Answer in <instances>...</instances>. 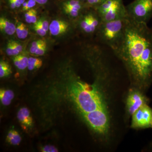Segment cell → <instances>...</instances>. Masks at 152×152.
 Segmentation results:
<instances>
[{"mask_svg":"<svg viewBox=\"0 0 152 152\" xmlns=\"http://www.w3.org/2000/svg\"><path fill=\"white\" fill-rule=\"evenodd\" d=\"M77 1H81L82 2H83L85 1H86V0H77Z\"/></svg>","mask_w":152,"mask_h":152,"instance_id":"34","label":"cell"},{"mask_svg":"<svg viewBox=\"0 0 152 152\" xmlns=\"http://www.w3.org/2000/svg\"><path fill=\"white\" fill-rule=\"evenodd\" d=\"M128 18L111 21L102 22L97 32L104 45L115 50L122 40Z\"/></svg>","mask_w":152,"mask_h":152,"instance_id":"3","label":"cell"},{"mask_svg":"<svg viewBox=\"0 0 152 152\" xmlns=\"http://www.w3.org/2000/svg\"><path fill=\"white\" fill-rule=\"evenodd\" d=\"M36 2L34 0H28L23 4V11H28L32 9L36 5Z\"/></svg>","mask_w":152,"mask_h":152,"instance_id":"23","label":"cell"},{"mask_svg":"<svg viewBox=\"0 0 152 152\" xmlns=\"http://www.w3.org/2000/svg\"><path fill=\"white\" fill-rule=\"evenodd\" d=\"M132 116V128L135 129H152V109L148 104L141 107Z\"/></svg>","mask_w":152,"mask_h":152,"instance_id":"7","label":"cell"},{"mask_svg":"<svg viewBox=\"0 0 152 152\" xmlns=\"http://www.w3.org/2000/svg\"><path fill=\"white\" fill-rule=\"evenodd\" d=\"M69 24L64 20H55L52 21L49 26L50 33L54 36H59L67 31Z\"/></svg>","mask_w":152,"mask_h":152,"instance_id":"10","label":"cell"},{"mask_svg":"<svg viewBox=\"0 0 152 152\" xmlns=\"http://www.w3.org/2000/svg\"><path fill=\"white\" fill-rule=\"evenodd\" d=\"M9 2H10L11 8L14 9L17 8L14 0H9Z\"/></svg>","mask_w":152,"mask_h":152,"instance_id":"32","label":"cell"},{"mask_svg":"<svg viewBox=\"0 0 152 152\" xmlns=\"http://www.w3.org/2000/svg\"><path fill=\"white\" fill-rule=\"evenodd\" d=\"M0 29L2 32L8 35H12L16 32V27L14 24L7 19L4 18H0Z\"/></svg>","mask_w":152,"mask_h":152,"instance_id":"12","label":"cell"},{"mask_svg":"<svg viewBox=\"0 0 152 152\" xmlns=\"http://www.w3.org/2000/svg\"><path fill=\"white\" fill-rule=\"evenodd\" d=\"M148 99L144 94L137 90H131L128 94L126 101L127 113L132 115L144 105L148 104Z\"/></svg>","mask_w":152,"mask_h":152,"instance_id":"8","label":"cell"},{"mask_svg":"<svg viewBox=\"0 0 152 152\" xmlns=\"http://www.w3.org/2000/svg\"><path fill=\"white\" fill-rule=\"evenodd\" d=\"M45 42V41L43 40L39 39L33 42L30 48V53L31 54H35L37 50Z\"/></svg>","mask_w":152,"mask_h":152,"instance_id":"20","label":"cell"},{"mask_svg":"<svg viewBox=\"0 0 152 152\" xmlns=\"http://www.w3.org/2000/svg\"><path fill=\"white\" fill-rule=\"evenodd\" d=\"M47 49V44L45 42L37 50L35 54L37 56H42L45 54Z\"/></svg>","mask_w":152,"mask_h":152,"instance_id":"26","label":"cell"},{"mask_svg":"<svg viewBox=\"0 0 152 152\" xmlns=\"http://www.w3.org/2000/svg\"><path fill=\"white\" fill-rule=\"evenodd\" d=\"M12 42L14 46L15 47V49H16L19 53H20L21 52H22L23 48L21 44L19 43L18 42L14 41H12Z\"/></svg>","mask_w":152,"mask_h":152,"instance_id":"29","label":"cell"},{"mask_svg":"<svg viewBox=\"0 0 152 152\" xmlns=\"http://www.w3.org/2000/svg\"><path fill=\"white\" fill-rule=\"evenodd\" d=\"M42 61L41 59L30 57L28 61V69L30 71L39 69L42 65Z\"/></svg>","mask_w":152,"mask_h":152,"instance_id":"16","label":"cell"},{"mask_svg":"<svg viewBox=\"0 0 152 152\" xmlns=\"http://www.w3.org/2000/svg\"><path fill=\"white\" fill-rule=\"evenodd\" d=\"M102 22H108L128 18L123 0H106L95 9Z\"/></svg>","mask_w":152,"mask_h":152,"instance_id":"5","label":"cell"},{"mask_svg":"<svg viewBox=\"0 0 152 152\" xmlns=\"http://www.w3.org/2000/svg\"><path fill=\"white\" fill-rule=\"evenodd\" d=\"M126 9L129 19L147 23L152 15V0H134L126 6Z\"/></svg>","mask_w":152,"mask_h":152,"instance_id":"6","label":"cell"},{"mask_svg":"<svg viewBox=\"0 0 152 152\" xmlns=\"http://www.w3.org/2000/svg\"><path fill=\"white\" fill-rule=\"evenodd\" d=\"M37 11L34 9H32V12L30 18V23H31L34 24L37 21Z\"/></svg>","mask_w":152,"mask_h":152,"instance_id":"28","label":"cell"},{"mask_svg":"<svg viewBox=\"0 0 152 152\" xmlns=\"http://www.w3.org/2000/svg\"><path fill=\"white\" fill-rule=\"evenodd\" d=\"M6 53L9 56H16L20 54V53L15 49L13 45L12 41H9L7 45L6 48Z\"/></svg>","mask_w":152,"mask_h":152,"instance_id":"18","label":"cell"},{"mask_svg":"<svg viewBox=\"0 0 152 152\" xmlns=\"http://www.w3.org/2000/svg\"><path fill=\"white\" fill-rule=\"evenodd\" d=\"M17 118L22 127L24 129H26L32 125V118L27 108L22 107L20 109L17 114Z\"/></svg>","mask_w":152,"mask_h":152,"instance_id":"11","label":"cell"},{"mask_svg":"<svg viewBox=\"0 0 152 152\" xmlns=\"http://www.w3.org/2000/svg\"><path fill=\"white\" fill-rule=\"evenodd\" d=\"M37 22L45 31H48L49 29V26H50V25H49L48 21L46 20L41 19V20H38Z\"/></svg>","mask_w":152,"mask_h":152,"instance_id":"27","label":"cell"},{"mask_svg":"<svg viewBox=\"0 0 152 152\" xmlns=\"http://www.w3.org/2000/svg\"><path fill=\"white\" fill-rule=\"evenodd\" d=\"M113 52L135 83L143 88L152 83V30L147 23L128 18L122 40Z\"/></svg>","mask_w":152,"mask_h":152,"instance_id":"1","label":"cell"},{"mask_svg":"<svg viewBox=\"0 0 152 152\" xmlns=\"http://www.w3.org/2000/svg\"><path fill=\"white\" fill-rule=\"evenodd\" d=\"M82 115L87 124L96 133L104 136L108 134L110 120L107 107Z\"/></svg>","mask_w":152,"mask_h":152,"instance_id":"4","label":"cell"},{"mask_svg":"<svg viewBox=\"0 0 152 152\" xmlns=\"http://www.w3.org/2000/svg\"><path fill=\"white\" fill-rule=\"evenodd\" d=\"M15 94L12 91L9 89L0 90V99L1 103L4 106H9L13 99Z\"/></svg>","mask_w":152,"mask_h":152,"instance_id":"13","label":"cell"},{"mask_svg":"<svg viewBox=\"0 0 152 152\" xmlns=\"http://www.w3.org/2000/svg\"><path fill=\"white\" fill-rule=\"evenodd\" d=\"M65 12L67 14L69 15L73 18H77L80 16L82 11L77 9L71 8H64Z\"/></svg>","mask_w":152,"mask_h":152,"instance_id":"21","label":"cell"},{"mask_svg":"<svg viewBox=\"0 0 152 152\" xmlns=\"http://www.w3.org/2000/svg\"><path fill=\"white\" fill-rule=\"evenodd\" d=\"M106 0H86L88 5L94 7L95 9L103 4Z\"/></svg>","mask_w":152,"mask_h":152,"instance_id":"24","label":"cell"},{"mask_svg":"<svg viewBox=\"0 0 152 152\" xmlns=\"http://www.w3.org/2000/svg\"><path fill=\"white\" fill-rule=\"evenodd\" d=\"M13 62L15 65L20 70H24L28 67V58L23 55H17L14 57Z\"/></svg>","mask_w":152,"mask_h":152,"instance_id":"14","label":"cell"},{"mask_svg":"<svg viewBox=\"0 0 152 152\" xmlns=\"http://www.w3.org/2000/svg\"><path fill=\"white\" fill-rule=\"evenodd\" d=\"M17 8H19L25 2V0H14Z\"/></svg>","mask_w":152,"mask_h":152,"instance_id":"31","label":"cell"},{"mask_svg":"<svg viewBox=\"0 0 152 152\" xmlns=\"http://www.w3.org/2000/svg\"><path fill=\"white\" fill-rule=\"evenodd\" d=\"M69 90L71 99L82 114L107 107L104 94L95 85L77 79L72 82Z\"/></svg>","mask_w":152,"mask_h":152,"instance_id":"2","label":"cell"},{"mask_svg":"<svg viewBox=\"0 0 152 152\" xmlns=\"http://www.w3.org/2000/svg\"><path fill=\"white\" fill-rule=\"evenodd\" d=\"M15 130L12 129L9 131L7 135V138H6V140L8 142L12 138V136H13L14 132H15Z\"/></svg>","mask_w":152,"mask_h":152,"instance_id":"30","label":"cell"},{"mask_svg":"<svg viewBox=\"0 0 152 152\" xmlns=\"http://www.w3.org/2000/svg\"><path fill=\"white\" fill-rule=\"evenodd\" d=\"M21 137L18 132L15 130L13 136L8 142L13 145H18L21 141Z\"/></svg>","mask_w":152,"mask_h":152,"instance_id":"19","label":"cell"},{"mask_svg":"<svg viewBox=\"0 0 152 152\" xmlns=\"http://www.w3.org/2000/svg\"><path fill=\"white\" fill-rule=\"evenodd\" d=\"M34 29L39 36L44 37L46 35L47 31L43 28L37 21L34 24Z\"/></svg>","mask_w":152,"mask_h":152,"instance_id":"22","label":"cell"},{"mask_svg":"<svg viewBox=\"0 0 152 152\" xmlns=\"http://www.w3.org/2000/svg\"><path fill=\"white\" fill-rule=\"evenodd\" d=\"M41 151L43 152H57L58 151V149L56 147L51 145H47L42 147Z\"/></svg>","mask_w":152,"mask_h":152,"instance_id":"25","label":"cell"},{"mask_svg":"<svg viewBox=\"0 0 152 152\" xmlns=\"http://www.w3.org/2000/svg\"><path fill=\"white\" fill-rule=\"evenodd\" d=\"M12 73L11 68L7 63L4 61H1L0 62V77H4L10 75Z\"/></svg>","mask_w":152,"mask_h":152,"instance_id":"17","label":"cell"},{"mask_svg":"<svg viewBox=\"0 0 152 152\" xmlns=\"http://www.w3.org/2000/svg\"><path fill=\"white\" fill-rule=\"evenodd\" d=\"M100 17L96 11L89 12L82 17L79 22V26L85 33L93 34L98 31L102 23Z\"/></svg>","mask_w":152,"mask_h":152,"instance_id":"9","label":"cell"},{"mask_svg":"<svg viewBox=\"0 0 152 152\" xmlns=\"http://www.w3.org/2000/svg\"><path fill=\"white\" fill-rule=\"evenodd\" d=\"M16 33L19 39H25L27 37L28 30L25 24L23 23H20L17 26Z\"/></svg>","mask_w":152,"mask_h":152,"instance_id":"15","label":"cell"},{"mask_svg":"<svg viewBox=\"0 0 152 152\" xmlns=\"http://www.w3.org/2000/svg\"><path fill=\"white\" fill-rule=\"evenodd\" d=\"M35 1L39 4L43 5L46 4L48 0H34Z\"/></svg>","mask_w":152,"mask_h":152,"instance_id":"33","label":"cell"}]
</instances>
